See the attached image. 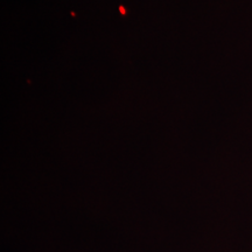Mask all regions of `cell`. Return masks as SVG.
<instances>
[{"mask_svg": "<svg viewBox=\"0 0 252 252\" xmlns=\"http://www.w3.org/2000/svg\"><path fill=\"white\" fill-rule=\"evenodd\" d=\"M121 12H122V13H123V14H125V9H124V8H123V7H122V6H121Z\"/></svg>", "mask_w": 252, "mask_h": 252, "instance_id": "obj_1", "label": "cell"}]
</instances>
